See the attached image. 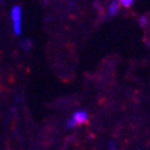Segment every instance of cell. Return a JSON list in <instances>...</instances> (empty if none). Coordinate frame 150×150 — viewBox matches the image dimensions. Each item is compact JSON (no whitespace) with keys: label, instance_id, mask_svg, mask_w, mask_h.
Wrapping results in <instances>:
<instances>
[{"label":"cell","instance_id":"obj_1","mask_svg":"<svg viewBox=\"0 0 150 150\" xmlns=\"http://www.w3.org/2000/svg\"><path fill=\"white\" fill-rule=\"evenodd\" d=\"M10 17H11L13 33L16 35H20L22 32V9L20 5L12 6L11 12H10Z\"/></svg>","mask_w":150,"mask_h":150},{"label":"cell","instance_id":"obj_2","mask_svg":"<svg viewBox=\"0 0 150 150\" xmlns=\"http://www.w3.org/2000/svg\"><path fill=\"white\" fill-rule=\"evenodd\" d=\"M72 120L74 121L76 125H83V123H86L88 121V112L84 111V110L76 111L72 115Z\"/></svg>","mask_w":150,"mask_h":150},{"label":"cell","instance_id":"obj_3","mask_svg":"<svg viewBox=\"0 0 150 150\" xmlns=\"http://www.w3.org/2000/svg\"><path fill=\"white\" fill-rule=\"evenodd\" d=\"M120 3H118V0H112V1L110 3V5H109V7H108V15L110 17H112V16H115V15L118 12V10H120Z\"/></svg>","mask_w":150,"mask_h":150},{"label":"cell","instance_id":"obj_4","mask_svg":"<svg viewBox=\"0 0 150 150\" xmlns=\"http://www.w3.org/2000/svg\"><path fill=\"white\" fill-rule=\"evenodd\" d=\"M21 45H22V47H23V49H25L26 51H28L29 49H31V48H32V42H31V40H29V39H25L23 42H22V43H21Z\"/></svg>","mask_w":150,"mask_h":150},{"label":"cell","instance_id":"obj_5","mask_svg":"<svg viewBox=\"0 0 150 150\" xmlns=\"http://www.w3.org/2000/svg\"><path fill=\"white\" fill-rule=\"evenodd\" d=\"M118 3H120V5L123 6V7H129L134 3V0H118Z\"/></svg>","mask_w":150,"mask_h":150},{"label":"cell","instance_id":"obj_6","mask_svg":"<svg viewBox=\"0 0 150 150\" xmlns=\"http://www.w3.org/2000/svg\"><path fill=\"white\" fill-rule=\"evenodd\" d=\"M77 125L74 123V121L72 120V117H70V118H67L66 120V127H67V129H71V128H73V127H76Z\"/></svg>","mask_w":150,"mask_h":150},{"label":"cell","instance_id":"obj_7","mask_svg":"<svg viewBox=\"0 0 150 150\" xmlns=\"http://www.w3.org/2000/svg\"><path fill=\"white\" fill-rule=\"evenodd\" d=\"M139 25L142 27H145L148 25V17L145 16V15H142V16L139 17Z\"/></svg>","mask_w":150,"mask_h":150}]
</instances>
